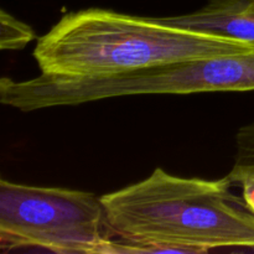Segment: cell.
Here are the masks:
<instances>
[{
	"label": "cell",
	"instance_id": "cell-1",
	"mask_svg": "<svg viewBox=\"0 0 254 254\" xmlns=\"http://www.w3.org/2000/svg\"><path fill=\"white\" fill-rule=\"evenodd\" d=\"M220 180L185 179L158 168L149 178L101 197L114 253H205L254 248V212Z\"/></svg>",
	"mask_w": 254,
	"mask_h": 254
},
{
	"label": "cell",
	"instance_id": "cell-6",
	"mask_svg": "<svg viewBox=\"0 0 254 254\" xmlns=\"http://www.w3.org/2000/svg\"><path fill=\"white\" fill-rule=\"evenodd\" d=\"M250 176H254V122L237 131L235 165L228 174L235 185Z\"/></svg>",
	"mask_w": 254,
	"mask_h": 254
},
{
	"label": "cell",
	"instance_id": "cell-7",
	"mask_svg": "<svg viewBox=\"0 0 254 254\" xmlns=\"http://www.w3.org/2000/svg\"><path fill=\"white\" fill-rule=\"evenodd\" d=\"M31 26L20 21L5 10L0 11V49L21 50L35 39Z\"/></svg>",
	"mask_w": 254,
	"mask_h": 254
},
{
	"label": "cell",
	"instance_id": "cell-5",
	"mask_svg": "<svg viewBox=\"0 0 254 254\" xmlns=\"http://www.w3.org/2000/svg\"><path fill=\"white\" fill-rule=\"evenodd\" d=\"M155 19L171 26L254 45V0H208L190 14Z\"/></svg>",
	"mask_w": 254,
	"mask_h": 254
},
{
	"label": "cell",
	"instance_id": "cell-2",
	"mask_svg": "<svg viewBox=\"0 0 254 254\" xmlns=\"http://www.w3.org/2000/svg\"><path fill=\"white\" fill-rule=\"evenodd\" d=\"M253 51L248 42L171 26L153 16L86 9L66 14L40 37L34 57L47 76L103 78Z\"/></svg>",
	"mask_w": 254,
	"mask_h": 254
},
{
	"label": "cell",
	"instance_id": "cell-4",
	"mask_svg": "<svg viewBox=\"0 0 254 254\" xmlns=\"http://www.w3.org/2000/svg\"><path fill=\"white\" fill-rule=\"evenodd\" d=\"M113 241L103 203L94 193L0 181L2 251L112 254Z\"/></svg>",
	"mask_w": 254,
	"mask_h": 254
},
{
	"label": "cell",
	"instance_id": "cell-3",
	"mask_svg": "<svg viewBox=\"0 0 254 254\" xmlns=\"http://www.w3.org/2000/svg\"><path fill=\"white\" fill-rule=\"evenodd\" d=\"M246 91H254V51L174 62L103 78L41 73L25 81L0 79V102L21 112L124 96Z\"/></svg>",
	"mask_w": 254,
	"mask_h": 254
},
{
	"label": "cell",
	"instance_id": "cell-8",
	"mask_svg": "<svg viewBox=\"0 0 254 254\" xmlns=\"http://www.w3.org/2000/svg\"><path fill=\"white\" fill-rule=\"evenodd\" d=\"M240 186L242 188L243 198L254 212V176L246 178L245 180L241 181Z\"/></svg>",
	"mask_w": 254,
	"mask_h": 254
}]
</instances>
